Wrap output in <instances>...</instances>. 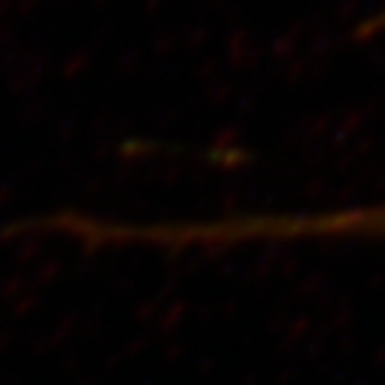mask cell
<instances>
[{
  "label": "cell",
  "instance_id": "cell-1",
  "mask_svg": "<svg viewBox=\"0 0 385 385\" xmlns=\"http://www.w3.org/2000/svg\"><path fill=\"white\" fill-rule=\"evenodd\" d=\"M275 235L283 243L385 241V200L320 213H283L275 223Z\"/></svg>",
  "mask_w": 385,
  "mask_h": 385
},
{
  "label": "cell",
  "instance_id": "cell-2",
  "mask_svg": "<svg viewBox=\"0 0 385 385\" xmlns=\"http://www.w3.org/2000/svg\"><path fill=\"white\" fill-rule=\"evenodd\" d=\"M380 30H385V10L380 15H375V18H370V26H368L363 33L370 35V33H380Z\"/></svg>",
  "mask_w": 385,
  "mask_h": 385
}]
</instances>
